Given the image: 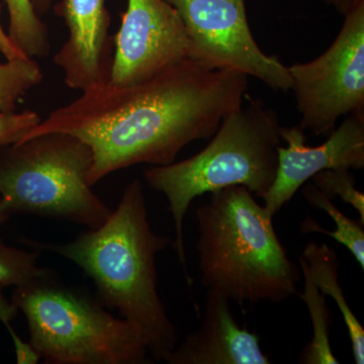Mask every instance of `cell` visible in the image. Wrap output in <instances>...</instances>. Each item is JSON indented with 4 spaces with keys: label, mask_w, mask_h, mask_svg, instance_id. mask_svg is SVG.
I'll return each instance as SVG.
<instances>
[{
    "label": "cell",
    "mask_w": 364,
    "mask_h": 364,
    "mask_svg": "<svg viewBox=\"0 0 364 364\" xmlns=\"http://www.w3.org/2000/svg\"><path fill=\"white\" fill-rule=\"evenodd\" d=\"M279 133L287 145L277 149V176L262 198L272 217L318 172L364 168V114L345 117L327 141L317 147L306 146V131L299 126H282Z\"/></svg>",
    "instance_id": "obj_10"
},
{
    "label": "cell",
    "mask_w": 364,
    "mask_h": 364,
    "mask_svg": "<svg viewBox=\"0 0 364 364\" xmlns=\"http://www.w3.org/2000/svg\"><path fill=\"white\" fill-rule=\"evenodd\" d=\"M0 53L6 57V60L28 58L13 44L7 33L2 28L1 21H0Z\"/></svg>",
    "instance_id": "obj_21"
},
{
    "label": "cell",
    "mask_w": 364,
    "mask_h": 364,
    "mask_svg": "<svg viewBox=\"0 0 364 364\" xmlns=\"http://www.w3.org/2000/svg\"><path fill=\"white\" fill-rule=\"evenodd\" d=\"M312 179L314 186L330 200L338 196L355 208L364 225V195L355 188V176L350 170H323Z\"/></svg>",
    "instance_id": "obj_19"
},
{
    "label": "cell",
    "mask_w": 364,
    "mask_h": 364,
    "mask_svg": "<svg viewBox=\"0 0 364 364\" xmlns=\"http://www.w3.org/2000/svg\"><path fill=\"white\" fill-rule=\"evenodd\" d=\"M246 104L225 117L212 141L200 152L182 161L152 166L144 172L151 188L167 198L173 219V246L189 289L183 221L198 196L229 186L248 188L257 198L272 188L279 166L282 145L279 114L260 98L246 95Z\"/></svg>",
    "instance_id": "obj_4"
},
{
    "label": "cell",
    "mask_w": 364,
    "mask_h": 364,
    "mask_svg": "<svg viewBox=\"0 0 364 364\" xmlns=\"http://www.w3.org/2000/svg\"><path fill=\"white\" fill-rule=\"evenodd\" d=\"M114 38V86L136 85L191 58L186 26L167 0H128Z\"/></svg>",
    "instance_id": "obj_9"
},
{
    "label": "cell",
    "mask_w": 364,
    "mask_h": 364,
    "mask_svg": "<svg viewBox=\"0 0 364 364\" xmlns=\"http://www.w3.org/2000/svg\"><path fill=\"white\" fill-rule=\"evenodd\" d=\"M9 11V36L28 58H42L50 52L47 25L36 14L31 0H4Z\"/></svg>",
    "instance_id": "obj_16"
},
{
    "label": "cell",
    "mask_w": 364,
    "mask_h": 364,
    "mask_svg": "<svg viewBox=\"0 0 364 364\" xmlns=\"http://www.w3.org/2000/svg\"><path fill=\"white\" fill-rule=\"evenodd\" d=\"M181 16L191 58L258 79L275 91L291 90L289 67L261 50L249 26L246 0H167Z\"/></svg>",
    "instance_id": "obj_8"
},
{
    "label": "cell",
    "mask_w": 364,
    "mask_h": 364,
    "mask_svg": "<svg viewBox=\"0 0 364 364\" xmlns=\"http://www.w3.org/2000/svg\"><path fill=\"white\" fill-rule=\"evenodd\" d=\"M230 299L208 289L200 329L177 343L163 361L168 364H270L257 334L243 329L230 310Z\"/></svg>",
    "instance_id": "obj_12"
},
{
    "label": "cell",
    "mask_w": 364,
    "mask_h": 364,
    "mask_svg": "<svg viewBox=\"0 0 364 364\" xmlns=\"http://www.w3.org/2000/svg\"><path fill=\"white\" fill-rule=\"evenodd\" d=\"M93 155L77 136L51 132L0 149V196L9 215L61 220L95 229L111 208L92 191Z\"/></svg>",
    "instance_id": "obj_6"
},
{
    "label": "cell",
    "mask_w": 364,
    "mask_h": 364,
    "mask_svg": "<svg viewBox=\"0 0 364 364\" xmlns=\"http://www.w3.org/2000/svg\"><path fill=\"white\" fill-rule=\"evenodd\" d=\"M42 251H26L6 245L0 238V287H23L45 279L54 272L38 267Z\"/></svg>",
    "instance_id": "obj_18"
},
{
    "label": "cell",
    "mask_w": 364,
    "mask_h": 364,
    "mask_svg": "<svg viewBox=\"0 0 364 364\" xmlns=\"http://www.w3.org/2000/svg\"><path fill=\"white\" fill-rule=\"evenodd\" d=\"M305 259L313 284L324 296H331L343 318L356 364L364 363V329L352 312L339 282V260L334 249L327 244L310 242L304 249Z\"/></svg>",
    "instance_id": "obj_13"
},
{
    "label": "cell",
    "mask_w": 364,
    "mask_h": 364,
    "mask_svg": "<svg viewBox=\"0 0 364 364\" xmlns=\"http://www.w3.org/2000/svg\"><path fill=\"white\" fill-rule=\"evenodd\" d=\"M21 242L58 254L80 267L93 280L100 304L117 310L142 332L154 360H163L178 343L157 284L156 256L171 240L153 231L138 179L127 186L116 210L100 227L64 244Z\"/></svg>",
    "instance_id": "obj_2"
},
{
    "label": "cell",
    "mask_w": 364,
    "mask_h": 364,
    "mask_svg": "<svg viewBox=\"0 0 364 364\" xmlns=\"http://www.w3.org/2000/svg\"><path fill=\"white\" fill-rule=\"evenodd\" d=\"M327 6H332L341 16L348 14L360 0H321Z\"/></svg>",
    "instance_id": "obj_22"
},
{
    "label": "cell",
    "mask_w": 364,
    "mask_h": 364,
    "mask_svg": "<svg viewBox=\"0 0 364 364\" xmlns=\"http://www.w3.org/2000/svg\"><path fill=\"white\" fill-rule=\"evenodd\" d=\"M247 90L242 72L188 58L136 85L83 91L21 142L51 132L77 136L92 151L93 186L135 165L173 163L188 144L212 138L223 119L240 109Z\"/></svg>",
    "instance_id": "obj_1"
},
{
    "label": "cell",
    "mask_w": 364,
    "mask_h": 364,
    "mask_svg": "<svg viewBox=\"0 0 364 364\" xmlns=\"http://www.w3.org/2000/svg\"><path fill=\"white\" fill-rule=\"evenodd\" d=\"M31 1H32L36 14L41 16L50 11L54 0H31Z\"/></svg>",
    "instance_id": "obj_23"
},
{
    "label": "cell",
    "mask_w": 364,
    "mask_h": 364,
    "mask_svg": "<svg viewBox=\"0 0 364 364\" xmlns=\"http://www.w3.org/2000/svg\"><path fill=\"white\" fill-rule=\"evenodd\" d=\"M107 0H61L54 13L65 21L69 37L56 53L55 64L72 90L86 91L109 83L114 38Z\"/></svg>",
    "instance_id": "obj_11"
},
{
    "label": "cell",
    "mask_w": 364,
    "mask_h": 364,
    "mask_svg": "<svg viewBox=\"0 0 364 364\" xmlns=\"http://www.w3.org/2000/svg\"><path fill=\"white\" fill-rule=\"evenodd\" d=\"M41 121L39 114L33 111H0V149L21 142Z\"/></svg>",
    "instance_id": "obj_20"
},
{
    "label": "cell",
    "mask_w": 364,
    "mask_h": 364,
    "mask_svg": "<svg viewBox=\"0 0 364 364\" xmlns=\"http://www.w3.org/2000/svg\"><path fill=\"white\" fill-rule=\"evenodd\" d=\"M44 72L33 58L7 60L0 63V111L16 112L26 93L41 85Z\"/></svg>",
    "instance_id": "obj_17"
},
{
    "label": "cell",
    "mask_w": 364,
    "mask_h": 364,
    "mask_svg": "<svg viewBox=\"0 0 364 364\" xmlns=\"http://www.w3.org/2000/svg\"><path fill=\"white\" fill-rule=\"evenodd\" d=\"M9 217H11V215L7 212L4 200H2L1 196H0V226L6 222Z\"/></svg>",
    "instance_id": "obj_24"
},
{
    "label": "cell",
    "mask_w": 364,
    "mask_h": 364,
    "mask_svg": "<svg viewBox=\"0 0 364 364\" xmlns=\"http://www.w3.org/2000/svg\"><path fill=\"white\" fill-rule=\"evenodd\" d=\"M11 303L25 315L30 345L46 364H147L142 332L95 296L66 286L56 273L16 287Z\"/></svg>",
    "instance_id": "obj_5"
},
{
    "label": "cell",
    "mask_w": 364,
    "mask_h": 364,
    "mask_svg": "<svg viewBox=\"0 0 364 364\" xmlns=\"http://www.w3.org/2000/svg\"><path fill=\"white\" fill-rule=\"evenodd\" d=\"M203 286L242 304L282 303L298 294L301 268L289 259L272 215L248 188L210 193L196 210Z\"/></svg>",
    "instance_id": "obj_3"
},
{
    "label": "cell",
    "mask_w": 364,
    "mask_h": 364,
    "mask_svg": "<svg viewBox=\"0 0 364 364\" xmlns=\"http://www.w3.org/2000/svg\"><path fill=\"white\" fill-rule=\"evenodd\" d=\"M299 268L305 279V289L299 298L305 301L313 323V338L306 345L299 355V363L303 364H339L333 353L330 344V328L333 317L325 296L316 287L309 274L306 263L299 257Z\"/></svg>",
    "instance_id": "obj_14"
},
{
    "label": "cell",
    "mask_w": 364,
    "mask_h": 364,
    "mask_svg": "<svg viewBox=\"0 0 364 364\" xmlns=\"http://www.w3.org/2000/svg\"><path fill=\"white\" fill-rule=\"evenodd\" d=\"M289 70L304 131L329 136L341 117L364 114V0L345 14L323 54Z\"/></svg>",
    "instance_id": "obj_7"
},
{
    "label": "cell",
    "mask_w": 364,
    "mask_h": 364,
    "mask_svg": "<svg viewBox=\"0 0 364 364\" xmlns=\"http://www.w3.org/2000/svg\"><path fill=\"white\" fill-rule=\"evenodd\" d=\"M303 196L309 205L318 210H324L336 225V230L328 231L320 227L315 220L306 218L301 223L303 233H321L331 237L350 251L363 270L364 269V225L360 221L349 219L335 207L334 203L322 191H318L314 183L304 184Z\"/></svg>",
    "instance_id": "obj_15"
}]
</instances>
